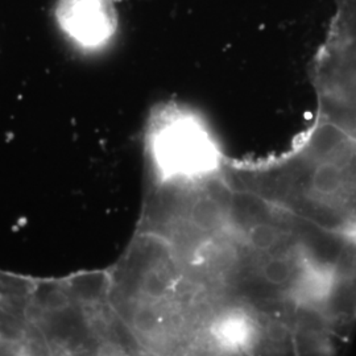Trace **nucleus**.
Listing matches in <instances>:
<instances>
[{
	"label": "nucleus",
	"instance_id": "1",
	"mask_svg": "<svg viewBox=\"0 0 356 356\" xmlns=\"http://www.w3.org/2000/svg\"><path fill=\"white\" fill-rule=\"evenodd\" d=\"M164 239L216 301L289 354H332L356 323V238L319 229L223 176L186 193Z\"/></svg>",
	"mask_w": 356,
	"mask_h": 356
},
{
	"label": "nucleus",
	"instance_id": "2",
	"mask_svg": "<svg viewBox=\"0 0 356 356\" xmlns=\"http://www.w3.org/2000/svg\"><path fill=\"white\" fill-rule=\"evenodd\" d=\"M223 177L319 229L356 238V140L316 118L292 145L257 159H226Z\"/></svg>",
	"mask_w": 356,
	"mask_h": 356
},
{
	"label": "nucleus",
	"instance_id": "3",
	"mask_svg": "<svg viewBox=\"0 0 356 356\" xmlns=\"http://www.w3.org/2000/svg\"><path fill=\"white\" fill-rule=\"evenodd\" d=\"M122 317L135 343L156 354L213 355L222 306L163 236L143 231L116 272Z\"/></svg>",
	"mask_w": 356,
	"mask_h": 356
},
{
	"label": "nucleus",
	"instance_id": "4",
	"mask_svg": "<svg viewBox=\"0 0 356 356\" xmlns=\"http://www.w3.org/2000/svg\"><path fill=\"white\" fill-rule=\"evenodd\" d=\"M147 151L159 184H186L222 175L227 156L213 131L191 108L166 103L153 110Z\"/></svg>",
	"mask_w": 356,
	"mask_h": 356
},
{
	"label": "nucleus",
	"instance_id": "5",
	"mask_svg": "<svg viewBox=\"0 0 356 356\" xmlns=\"http://www.w3.org/2000/svg\"><path fill=\"white\" fill-rule=\"evenodd\" d=\"M310 76L317 118L356 140V0H337Z\"/></svg>",
	"mask_w": 356,
	"mask_h": 356
},
{
	"label": "nucleus",
	"instance_id": "6",
	"mask_svg": "<svg viewBox=\"0 0 356 356\" xmlns=\"http://www.w3.org/2000/svg\"><path fill=\"white\" fill-rule=\"evenodd\" d=\"M116 0H60L54 16L67 38L85 49L106 45L116 32Z\"/></svg>",
	"mask_w": 356,
	"mask_h": 356
}]
</instances>
